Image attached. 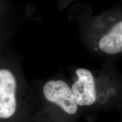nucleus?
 I'll return each instance as SVG.
<instances>
[{"label":"nucleus","mask_w":122,"mask_h":122,"mask_svg":"<svg viewBox=\"0 0 122 122\" xmlns=\"http://www.w3.org/2000/svg\"><path fill=\"white\" fill-rule=\"evenodd\" d=\"M43 93L46 100L61 107L70 115L76 114L78 105L71 88L63 80H50L44 85Z\"/></svg>","instance_id":"f03ea898"},{"label":"nucleus","mask_w":122,"mask_h":122,"mask_svg":"<svg viewBox=\"0 0 122 122\" xmlns=\"http://www.w3.org/2000/svg\"><path fill=\"white\" fill-rule=\"evenodd\" d=\"M100 50L106 54L115 55L122 51V22L119 20L100 37L98 42Z\"/></svg>","instance_id":"20e7f679"},{"label":"nucleus","mask_w":122,"mask_h":122,"mask_svg":"<svg viewBox=\"0 0 122 122\" xmlns=\"http://www.w3.org/2000/svg\"><path fill=\"white\" fill-rule=\"evenodd\" d=\"M18 81L10 70L0 68V122H9L18 111Z\"/></svg>","instance_id":"f257e3e1"},{"label":"nucleus","mask_w":122,"mask_h":122,"mask_svg":"<svg viewBox=\"0 0 122 122\" xmlns=\"http://www.w3.org/2000/svg\"><path fill=\"white\" fill-rule=\"evenodd\" d=\"M77 80L73 84L71 90L77 105L87 106L94 104L97 100L96 84L93 74L85 68L76 70Z\"/></svg>","instance_id":"7ed1b4c3"}]
</instances>
